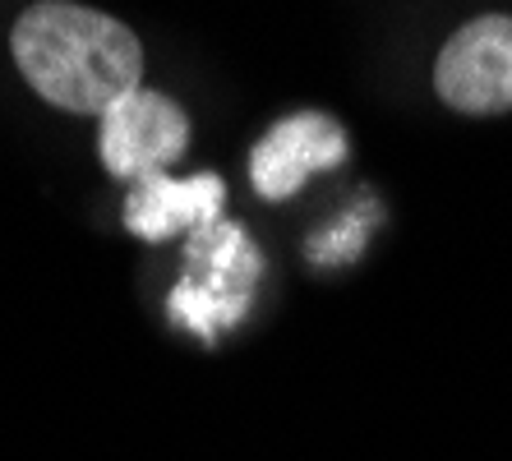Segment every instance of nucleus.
Returning <instances> with one entry per match:
<instances>
[{
	"instance_id": "nucleus-6",
	"label": "nucleus",
	"mask_w": 512,
	"mask_h": 461,
	"mask_svg": "<svg viewBox=\"0 0 512 461\" xmlns=\"http://www.w3.org/2000/svg\"><path fill=\"white\" fill-rule=\"evenodd\" d=\"M222 208H227V180L217 171H199V176L167 171V176H148L130 185L120 222L143 245H162L171 236H185V231L194 236L203 226L222 222Z\"/></svg>"
},
{
	"instance_id": "nucleus-3",
	"label": "nucleus",
	"mask_w": 512,
	"mask_h": 461,
	"mask_svg": "<svg viewBox=\"0 0 512 461\" xmlns=\"http://www.w3.org/2000/svg\"><path fill=\"white\" fill-rule=\"evenodd\" d=\"M190 111L176 97L157 93V88H134L107 111L97 116V157L116 180L167 176L171 162L190 153Z\"/></svg>"
},
{
	"instance_id": "nucleus-1",
	"label": "nucleus",
	"mask_w": 512,
	"mask_h": 461,
	"mask_svg": "<svg viewBox=\"0 0 512 461\" xmlns=\"http://www.w3.org/2000/svg\"><path fill=\"white\" fill-rule=\"evenodd\" d=\"M14 70L42 102L70 116H107L125 93L143 88V42L116 14L42 0L10 28Z\"/></svg>"
},
{
	"instance_id": "nucleus-5",
	"label": "nucleus",
	"mask_w": 512,
	"mask_h": 461,
	"mask_svg": "<svg viewBox=\"0 0 512 461\" xmlns=\"http://www.w3.org/2000/svg\"><path fill=\"white\" fill-rule=\"evenodd\" d=\"M351 153L342 120L328 111H296L282 116L273 130L250 148V185L259 199L282 203L300 194L314 176L337 171Z\"/></svg>"
},
{
	"instance_id": "nucleus-2",
	"label": "nucleus",
	"mask_w": 512,
	"mask_h": 461,
	"mask_svg": "<svg viewBox=\"0 0 512 461\" xmlns=\"http://www.w3.org/2000/svg\"><path fill=\"white\" fill-rule=\"evenodd\" d=\"M263 272V254L236 222H213L194 231L185 245V277L171 286V323L217 342L222 332L250 319V300Z\"/></svg>"
},
{
	"instance_id": "nucleus-4",
	"label": "nucleus",
	"mask_w": 512,
	"mask_h": 461,
	"mask_svg": "<svg viewBox=\"0 0 512 461\" xmlns=\"http://www.w3.org/2000/svg\"><path fill=\"white\" fill-rule=\"evenodd\" d=\"M434 93L457 116L512 111V14L466 19L434 56Z\"/></svg>"
}]
</instances>
